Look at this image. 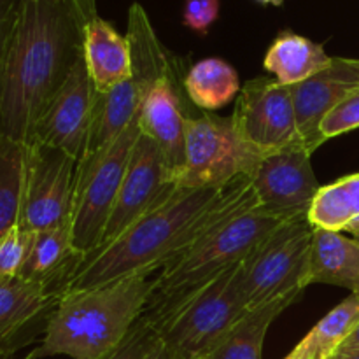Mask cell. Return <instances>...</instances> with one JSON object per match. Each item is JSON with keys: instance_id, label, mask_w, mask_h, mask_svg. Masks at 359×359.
Returning a JSON list of instances; mask_svg holds the SVG:
<instances>
[{"instance_id": "obj_1", "label": "cell", "mask_w": 359, "mask_h": 359, "mask_svg": "<svg viewBox=\"0 0 359 359\" xmlns=\"http://www.w3.org/2000/svg\"><path fill=\"white\" fill-rule=\"evenodd\" d=\"M97 0H20L0 86V135L30 144L39 119L83 56Z\"/></svg>"}, {"instance_id": "obj_2", "label": "cell", "mask_w": 359, "mask_h": 359, "mask_svg": "<svg viewBox=\"0 0 359 359\" xmlns=\"http://www.w3.org/2000/svg\"><path fill=\"white\" fill-rule=\"evenodd\" d=\"M259 207L248 175L223 188H179L121 237L86 256L67 291L100 287L132 276H151L188 252L217 224Z\"/></svg>"}, {"instance_id": "obj_3", "label": "cell", "mask_w": 359, "mask_h": 359, "mask_svg": "<svg viewBox=\"0 0 359 359\" xmlns=\"http://www.w3.org/2000/svg\"><path fill=\"white\" fill-rule=\"evenodd\" d=\"M154 280L132 276L100 287L60 297L32 359L69 356L102 359L125 340L153 298Z\"/></svg>"}, {"instance_id": "obj_4", "label": "cell", "mask_w": 359, "mask_h": 359, "mask_svg": "<svg viewBox=\"0 0 359 359\" xmlns=\"http://www.w3.org/2000/svg\"><path fill=\"white\" fill-rule=\"evenodd\" d=\"M280 224L283 221L259 207L217 224L188 252L161 270L154 280L153 305L147 309L167 307L241 265Z\"/></svg>"}, {"instance_id": "obj_5", "label": "cell", "mask_w": 359, "mask_h": 359, "mask_svg": "<svg viewBox=\"0 0 359 359\" xmlns=\"http://www.w3.org/2000/svg\"><path fill=\"white\" fill-rule=\"evenodd\" d=\"M241 265L195 293L161 309H146L170 359L207 356L217 340L248 312L241 293Z\"/></svg>"}, {"instance_id": "obj_6", "label": "cell", "mask_w": 359, "mask_h": 359, "mask_svg": "<svg viewBox=\"0 0 359 359\" xmlns=\"http://www.w3.org/2000/svg\"><path fill=\"white\" fill-rule=\"evenodd\" d=\"M314 226L309 219L287 221L269 235L238 269L248 311L283 300H298L309 286Z\"/></svg>"}, {"instance_id": "obj_7", "label": "cell", "mask_w": 359, "mask_h": 359, "mask_svg": "<svg viewBox=\"0 0 359 359\" xmlns=\"http://www.w3.org/2000/svg\"><path fill=\"white\" fill-rule=\"evenodd\" d=\"M139 114L121 133V137L100 156L90 163H77L70 228L74 248L84 258L93 255L102 244V237L118 198L133 146L140 137Z\"/></svg>"}, {"instance_id": "obj_8", "label": "cell", "mask_w": 359, "mask_h": 359, "mask_svg": "<svg viewBox=\"0 0 359 359\" xmlns=\"http://www.w3.org/2000/svg\"><path fill=\"white\" fill-rule=\"evenodd\" d=\"M262 154L241 139L231 116L203 114L186 118V161L181 188H223L241 175H251Z\"/></svg>"}, {"instance_id": "obj_9", "label": "cell", "mask_w": 359, "mask_h": 359, "mask_svg": "<svg viewBox=\"0 0 359 359\" xmlns=\"http://www.w3.org/2000/svg\"><path fill=\"white\" fill-rule=\"evenodd\" d=\"M77 161L44 144H27L23 202L18 223L37 233L70 223L76 195Z\"/></svg>"}, {"instance_id": "obj_10", "label": "cell", "mask_w": 359, "mask_h": 359, "mask_svg": "<svg viewBox=\"0 0 359 359\" xmlns=\"http://www.w3.org/2000/svg\"><path fill=\"white\" fill-rule=\"evenodd\" d=\"M311 156L307 146L297 140L258 161L249 179L259 209L283 223L309 219V210L321 188Z\"/></svg>"}, {"instance_id": "obj_11", "label": "cell", "mask_w": 359, "mask_h": 359, "mask_svg": "<svg viewBox=\"0 0 359 359\" xmlns=\"http://www.w3.org/2000/svg\"><path fill=\"white\" fill-rule=\"evenodd\" d=\"M231 121L241 139L262 156L302 140L291 86L277 79L248 81L237 98Z\"/></svg>"}, {"instance_id": "obj_12", "label": "cell", "mask_w": 359, "mask_h": 359, "mask_svg": "<svg viewBox=\"0 0 359 359\" xmlns=\"http://www.w3.org/2000/svg\"><path fill=\"white\" fill-rule=\"evenodd\" d=\"M179 188L181 186L172 179L156 144L140 132L105 226L100 248L121 237L130 226L170 198Z\"/></svg>"}, {"instance_id": "obj_13", "label": "cell", "mask_w": 359, "mask_h": 359, "mask_svg": "<svg viewBox=\"0 0 359 359\" xmlns=\"http://www.w3.org/2000/svg\"><path fill=\"white\" fill-rule=\"evenodd\" d=\"M93 107L95 86L81 56L39 119L32 142L55 147L79 161L86 149Z\"/></svg>"}, {"instance_id": "obj_14", "label": "cell", "mask_w": 359, "mask_h": 359, "mask_svg": "<svg viewBox=\"0 0 359 359\" xmlns=\"http://www.w3.org/2000/svg\"><path fill=\"white\" fill-rule=\"evenodd\" d=\"M358 88L359 60L354 58H332L321 72L291 86L298 135L311 153L326 142L319 132L325 116Z\"/></svg>"}, {"instance_id": "obj_15", "label": "cell", "mask_w": 359, "mask_h": 359, "mask_svg": "<svg viewBox=\"0 0 359 359\" xmlns=\"http://www.w3.org/2000/svg\"><path fill=\"white\" fill-rule=\"evenodd\" d=\"M60 294L25 277L0 279V359H11L48 323Z\"/></svg>"}, {"instance_id": "obj_16", "label": "cell", "mask_w": 359, "mask_h": 359, "mask_svg": "<svg viewBox=\"0 0 359 359\" xmlns=\"http://www.w3.org/2000/svg\"><path fill=\"white\" fill-rule=\"evenodd\" d=\"M186 118L175 79L160 81L147 93L139 114L140 132L156 144L175 182L186 161Z\"/></svg>"}, {"instance_id": "obj_17", "label": "cell", "mask_w": 359, "mask_h": 359, "mask_svg": "<svg viewBox=\"0 0 359 359\" xmlns=\"http://www.w3.org/2000/svg\"><path fill=\"white\" fill-rule=\"evenodd\" d=\"M149 88L130 77L105 93L95 91V107L86 149L77 163H90L107 151L142 109Z\"/></svg>"}, {"instance_id": "obj_18", "label": "cell", "mask_w": 359, "mask_h": 359, "mask_svg": "<svg viewBox=\"0 0 359 359\" xmlns=\"http://www.w3.org/2000/svg\"><path fill=\"white\" fill-rule=\"evenodd\" d=\"M83 259L84 256L79 255L72 244L70 223L60 224L34 233V242L21 270V277L46 284L62 297Z\"/></svg>"}, {"instance_id": "obj_19", "label": "cell", "mask_w": 359, "mask_h": 359, "mask_svg": "<svg viewBox=\"0 0 359 359\" xmlns=\"http://www.w3.org/2000/svg\"><path fill=\"white\" fill-rule=\"evenodd\" d=\"M83 56L98 93H105L132 77L128 39L100 16H95L86 25Z\"/></svg>"}, {"instance_id": "obj_20", "label": "cell", "mask_w": 359, "mask_h": 359, "mask_svg": "<svg viewBox=\"0 0 359 359\" xmlns=\"http://www.w3.org/2000/svg\"><path fill=\"white\" fill-rule=\"evenodd\" d=\"M307 284H332L359 293V242L314 228Z\"/></svg>"}, {"instance_id": "obj_21", "label": "cell", "mask_w": 359, "mask_h": 359, "mask_svg": "<svg viewBox=\"0 0 359 359\" xmlns=\"http://www.w3.org/2000/svg\"><path fill=\"white\" fill-rule=\"evenodd\" d=\"M330 62L332 56L326 55L321 44L293 32H284L269 48L263 67L273 74L280 84L294 86L321 72Z\"/></svg>"}, {"instance_id": "obj_22", "label": "cell", "mask_w": 359, "mask_h": 359, "mask_svg": "<svg viewBox=\"0 0 359 359\" xmlns=\"http://www.w3.org/2000/svg\"><path fill=\"white\" fill-rule=\"evenodd\" d=\"M309 223L316 230L359 233V172L319 188Z\"/></svg>"}, {"instance_id": "obj_23", "label": "cell", "mask_w": 359, "mask_h": 359, "mask_svg": "<svg viewBox=\"0 0 359 359\" xmlns=\"http://www.w3.org/2000/svg\"><path fill=\"white\" fill-rule=\"evenodd\" d=\"M297 300H283L276 304L248 311L207 353V359H262L263 342L270 325Z\"/></svg>"}, {"instance_id": "obj_24", "label": "cell", "mask_w": 359, "mask_h": 359, "mask_svg": "<svg viewBox=\"0 0 359 359\" xmlns=\"http://www.w3.org/2000/svg\"><path fill=\"white\" fill-rule=\"evenodd\" d=\"M358 325L359 293H353L342 304L337 305L330 314H326L291 351L290 356L300 359H332Z\"/></svg>"}, {"instance_id": "obj_25", "label": "cell", "mask_w": 359, "mask_h": 359, "mask_svg": "<svg viewBox=\"0 0 359 359\" xmlns=\"http://www.w3.org/2000/svg\"><path fill=\"white\" fill-rule=\"evenodd\" d=\"M238 74L221 58H205L195 63L184 77L189 100L205 111H217L238 93Z\"/></svg>"}, {"instance_id": "obj_26", "label": "cell", "mask_w": 359, "mask_h": 359, "mask_svg": "<svg viewBox=\"0 0 359 359\" xmlns=\"http://www.w3.org/2000/svg\"><path fill=\"white\" fill-rule=\"evenodd\" d=\"M25 161L27 144L0 135V237L20 219Z\"/></svg>"}, {"instance_id": "obj_27", "label": "cell", "mask_w": 359, "mask_h": 359, "mask_svg": "<svg viewBox=\"0 0 359 359\" xmlns=\"http://www.w3.org/2000/svg\"><path fill=\"white\" fill-rule=\"evenodd\" d=\"M160 344L156 326L146 314H142L125 340L102 359H147L160 347Z\"/></svg>"}, {"instance_id": "obj_28", "label": "cell", "mask_w": 359, "mask_h": 359, "mask_svg": "<svg viewBox=\"0 0 359 359\" xmlns=\"http://www.w3.org/2000/svg\"><path fill=\"white\" fill-rule=\"evenodd\" d=\"M32 242H34V233L25 230L20 223L11 226L0 237V279L21 276Z\"/></svg>"}, {"instance_id": "obj_29", "label": "cell", "mask_w": 359, "mask_h": 359, "mask_svg": "<svg viewBox=\"0 0 359 359\" xmlns=\"http://www.w3.org/2000/svg\"><path fill=\"white\" fill-rule=\"evenodd\" d=\"M356 128H359V88L325 116L321 126H319V132H321L323 139L328 140L353 132Z\"/></svg>"}, {"instance_id": "obj_30", "label": "cell", "mask_w": 359, "mask_h": 359, "mask_svg": "<svg viewBox=\"0 0 359 359\" xmlns=\"http://www.w3.org/2000/svg\"><path fill=\"white\" fill-rule=\"evenodd\" d=\"M219 0H186L182 23L196 34L207 35L219 16Z\"/></svg>"}, {"instance_id": "obj_31", "label": "cell", "mask_w": 359, "mask_h": 359, "mask_svg": "<svg viewBox=\"0 0 359 359\" xmlns=\"http://www.w3.org/2000/svg\"><path fill=\"white\" fill-rule=\"evenodd\" d=\"M18 9H20V0H0V86L6 70L11 37L16 25Z\"/></svg>"}, {"instance_id": "obj_32", "label": "cell", "mask_w": 359, "mask_h": 359, "mask_svg": "<svg viewBox=\"0 0 359 359\" xmlns=\"http://www.w3.org/2000/svg\"><path fill=\"white\" fill-rule=\"evenodd\" d=\"M339 351H346V353H359V325L354 328V332L347 337V340L340 346Z\"/></svg>"}, {"instance_id": "obj_33", "label": "cell", "mask_w": 359, "mask_h": 359, "mask_svg": "<svg viewBox=\"0 0 359 359\" xmlns=\"http://www.w3.org/2000/svg\"><path fill=\"white\" fill-rule=\"evenodd\" d=\"M332 359H359V353H346V351H337Z\"/></svg>"}, {"instance_id": "obj_34", "label": "cell", "mask_w": 359, "mask_h": 359, "mask_svg": "<svg viewBox=\"0 0 359 359\" xmlns=\"http://www.w3.org/2000/svg\"><path fill=\"white\" fill-rule=\"evenodd\" d=\"M147 359H170V358H168V354H167V351H165V347L160 344V347H158V349L154 351V353L151 354V356L147 358Z\"/></svg>"}, {"instance_id": "obj_35", "label": "cell", "mask_w": 359, "mask_h": 359, "mask_svg": "<svg viewBox=\"0 0 359 359\" xmlns=\"http://www.w3.org/2000/svg\"><path fill=\"white\" fill-rule=\"evenodd\" d=\"M256 2L263 4V6H283L284 0H256Z\"/></svg>"}, {"instance_id": "obj_36", "label": "cell", "mask_w": 359, "mask_h": 359, "mask_svg": "<svg viewBox=\"0 0 359 359\" xmlns=\"http://www.w3.org/2000/svg\"><path fill=\"white\" fill-rule=\"evenodd\" d=\"M353 238H354V241H358V242H359V233H356V235H354V237H353Z\"/></svg>"}, {"instance_id": "obj_37", "label": "cell", "mask_w": 359, "mask_h": 359, "mask_svg": "<svg viewBox=\"0 0 359 359\" xmlns=\"http://www.w3.org/2000/svg\"><path fill=\"white\" fill-rule=\"evenodd\" d=\"M286 359H300V358H293V356H287Z\"/></svg>"}, {"instance_id": "obj_38", "label": "cell", "mask_w": 359, "mask_h": 359, "mask_svg": "<svg viewBox=\"0 0 359 359\" xmlns=\"http://www.w3.org/2000/svg\"><path fill=\"white\" fill-rule=\"evenodd\" d=\"M193 359H207L205 356H200V358H193Z\"/></svg>"}, {"instance_id": "obj_39", "label": "cell", "mask_w": 359, "mask_h": 359, "mask_svg": "<svg viewBox=\"0 0 359 359\" xmlns=\"http://www.w3.org/2000/svg\"><path fill=\"white\" fill-rule=\"evenodd\" d=\"M25 359H32V356H30V354H28V356H27V358H25Z\"/></svg>"}]
</instances>
